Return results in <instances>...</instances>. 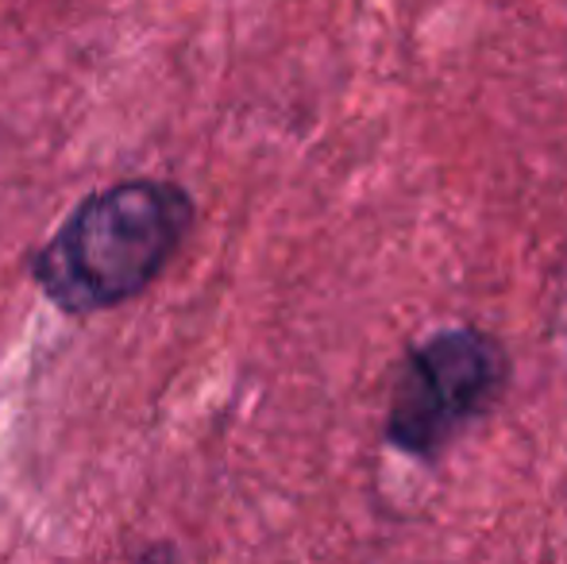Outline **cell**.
<instances>
[{"label": "cell", "mask_w": 567, "mask_h": 564, "mask_svg": "<svg viewBox=\"0 0 567 564\" xmlns=\"http://www.w3.org/2000/svg\"><path fill=\"white\" fill-rule=\"evenodd\" d=\"M194 197L178 182H116L78 205L43 244L31 275L74 317L113 309L158 279L194 228Z\"/></svg>", "instance_id": "obj_1"}, {"label": "cell", "mask_w": 567, "mask_h": 564, "mask_svg": "<svg viewBox=\"0 0 567 564\" xmlns=\"http://www.w3.org/2000/svg\"><path fill=\"white\" fill-rule=\"evenodd\" d=\"M506 383V352L475 325L441 329L405 352L386 410V441L410 457H436Z\"/></svg>", "instance_id": "obj_2"}]
</instances>
